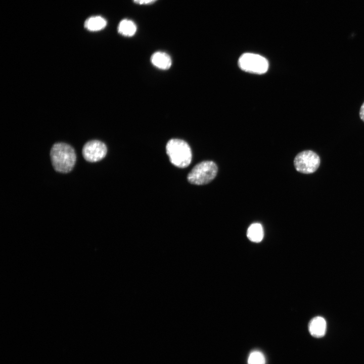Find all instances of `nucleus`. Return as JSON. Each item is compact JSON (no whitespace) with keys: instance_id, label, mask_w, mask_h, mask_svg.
<instances>
[{"instance_id":"f257e3e1","label":"nucleus","mask_w":364,"mask_h":364,"mask_svg":"<svg viewBox=\"0 0 364 364\" xmlns=\"http://www.w3.org/2000/svg\"><path fill=\"white\" fill-rule=\"evenodd\" d=\"M50 157L54 169L62 173L70 172L75 165L77 158L74 148L63 142L56 143L52 146Z\"/></svg>"},{"instance_id":"f03ea898","label":"nucleus","mask_w":364,"mask_h":364,"mask_svg":"<svg viewBox=\"0 0 364 364\" xmlns=\"http://www.w3.org/2000/svg\"><path fill=\"white\" fill-rule=\"evenodd\" d=\"M166 150L170 162L179 168L188 167L192 160V152L188 144L185 141L172 139L167 143Z\"/></svg>"},{"instance_id":"7ed1b4c3","label":"nucleus","mask_w":364,"mask_h":364,"mask_svg":"<svg viewBox=\"0 0 364 364\" xmlns=\"http://www.w3.org/2000/svg\"><path fill=\"white\" fill-rule=\"evenodd\" d=\"M218 171L216 164L211 161H204L196 165L188 175L189 183L196 185H206L216 176Z\"/></svg>"},{"instance_id":"20e7f679","label":"nucleus","mask_w":364,"mask_h":364,"mask_svg":"<svg viewBox=\"0 0 364 364\" xmlns=\"http://www.w3.org/2000/svg\"><path fill=\"white\" fill-rule=\"evenodd\" d=\"M239 65L243 70L256 74H263L268 68L267 60L263 57L253 53H245L239 59Z\"/></svg>"},{"instance_id":"39448f33","label":"nucleus","mask_w":364,"mask_h":364,"mask_svg":"<svg viewBox=\"0 0 364 364\" xmlns=\"http://www.w3.org/2000/svg\"><path fill=\"white\" fill-rule=\"evenodd\" d=\"M320 164L319 156L310 150L303 151L298 154L294 160L295 169L299 172L310 174L315 172Z\"/></svg>"},{"instance_id":"423d86ee","label":"nucleus","mask_w":364,"mask_h":364,"mask_svg":"<svg viewBox=\"0 0 364 364\" xmlns=\"http://www.w3.org/2000/svg\"><path fill=\"white\" fill-rule=\"evenodd\" d=\"M107 153V148L103 142L93 140L87 142L82 147V155L89 162H97L104 158Z\"/></svg>"},{"instance_id":"0eeeda50","label":"nucleus","mask_w":364,"mask_h":364,"mask_svg":"<svg viewBox=\"0 0 364 364\" xmlns=\"http://www.w3.org/2000/svg\"><path fill=\"white\" fill-rule=\"evenodd\" d=\"M327 323L321 316H316L311 320L308 325V330L311 336L315 338L323 337L326 333Z\"/></svg>"},{"instance_id":"6e6552de","label":"nucleus","mask_w":364,"mask_h":364,"mask_svg":"<svg viewBox=\"0 0 364 364\" xmlns=\"http://www.w3.org/2000/svg\"><path fill=\"white\" fill-rule=\"evenodd\" d=\"M151 61L154 66L162 70L169 69L172 64L169 55L163 52L154 53L151 57Z\"/></svg>"},{"instance_id":"1a4fd4ad","label":"nucleus","mask_w":364,"mask_h":364,"mask_svg":"<svg viewBox=\"0 0 364 364\" xmlns=\"http://www.w3.org/2000/svg\"><path fill=\"white\" fill-rule=\"evenodd\" d=\"M263 228L259 223L251 224L247 230V236L253 242H261L263 238Z\"/></svg>"},{"instance_id":"9d476101","label":"nucleus","mask_w":364,"mask_h":364,"mask_svg":"<svg viewBox=\"0 0 364 364\" xmlns=\"http://www.w3.org/2000/svg\"><path fill=\"white\" fill-rule=\"evenodd\" d=\"M106 25V20L101 16L90 17L87 19L84 23L85 27L91 31L101 30L103 29Z\"/></svg>"},{"instance_id":"9b49d317","label":"nucleus","mask_w":364,"mask_h":364,"mask_svg":"<svg viewBox=\"0 0 364 364\" xmlns=\"http://www.w3.org/2000/svg\"><path fill=\"white\" fill-rule=\"evenodd\" d=\"M118 32L125 36H133L136 32V26L134 23L128 19L121 21L118 27Z\"/></svg>"},{"instance_id":"f8f14e48","label":"nucleus","mask_w":364,"mask_h":364,"mask_svg":"<svg viewBox=\"0 0 364 364\" xmlns=\"http://www.w3.org/2000/svg\"><path fill=\"white\" fill-rule=\"evenodd\" d=\"M248 364H265L263 354L258 350L252 351L248 358Z\"/></svg>"},{"instance_id":"ddd939ff","label":"nucleus","mask_w":364,"mask_h":364,"mask_svg":"<svg viewBox=\"0 0 364 364\" xmlns=\"http://www.w3.org/2000/svg\"><path fill=\"white\" fill-rule=\"evenodd\" d=\"M133 2L138 4H149L155 2L157 0H133Z\"/></svg>"},{"instance_id":"4468645a","label":"nucleus","mask_w":364,"mask_h":364,"mask_svg":"<svg viewBox=\"0 0 364 364\" xmlns=\"http://www.w3.org/2000/svg\"><path fill=\"white\" fill-rule=\"evenodd\" d=\"M359 114L360 119L364 122V102L360 108Z\"/></svg>"}]
</instances>
